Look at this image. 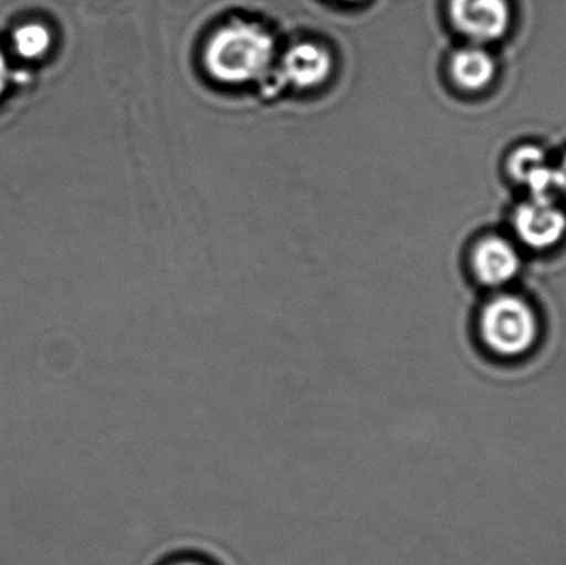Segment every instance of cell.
Instances as JSON below:
<instances>
[{
    "instance_id": "1",
    "label": "cell",
    "mask_w": 566,
    "mask_h": 565,
    "mask_svg": "<svg viewBox=\"0 0 566 565\" xmlns=\"http://www.w3.org/2000/svg\"><path fill=\"white\" fill-rule=\"evenodd\" d=\"M279 52L277 40L264 23L238 19L209 36L202 60L216 82L245 86L271 79Z\"/></svg>"
},
{
    "instance_id": "2",
    "label": "cell",
    "mask_w": 566,
    "mask_h": 565,
    "mask_svg": "<svg viewBox=\"0 0 566 565\" xmlns=\"http://www.w3.org/2000/svg\"><path fill=\"white\" fill-rule=\"evenodd\" d=\"M482 337L499 355L525 354L537 338L534 311L514 295L494 299L482 312Z\"/></svg>"
},
{
    "instance_id": "3",
    "label": "cell",
    "mask_w": 566,
    "mask_h": 565,
    "mask_svg": "<svg viewBox=\"0 0 566 565\" xmlns=\"http://www.w3.org/2000/svg\"><path fill=\"white\" fill-rule=\"evenodd\" d=\"M335 60L328 46L313 40H300L279 52L271 79L279 88L308 92L328 82Z\"/></svg>"
},
{
    "instance_id": "4",
    "label": "cell",
    "mask_w": 566,
    "mask_h": 565,
    "mask_svg": "<svg viewBox=\"0 0 566 565\" xmlns=\"http://www.w3.org/2000/svg\"><path fill=\"white\" fill-rule=\"evenodd\" d=\"M449 12L455 29L479 43L501 39L511 23L507 0H451Z\"/></svg>"
},
{
    "instance_id": "5",
    "label": "cell",
    "mask_w": 566,
    "mask_h": 565,
    "mask_svg": "<svg viewBox=\"0 0 566 565\" xmlns=\"http://www.w3.org/2000/svg\"><path fill=\"white\" fill-rule=\"evenodd\" d=\"M518 238L535 249H547L564 238L566 216L551 199L532 198L515 212Z\"/></svg>"
},
{
    "instance_id": "6",
    "label": "cell",
    "mask_w": 566,
    "mask_h": 565,
    "mask_svg": "<svg viewBox=\"0 0 566 565\" xmlns=\"http://www.w3.org/2000/svg\"><path fill=\"white\" fill-rule=\"evenodd\" d=\"M521 268V259L511 242L491 238L482 241L474 252V269L484 284L497 285L512 281Z\"/></svg>"
},
{
    "instance_id": "7",
    "label": "cell",
    "mask_w": 566,
    "mask_h": 565,
    "mask_svg": "<svg viewBox=\"0 0 566 565\" xmlns=\"http://www.w3.org/2000/svg\"><path fill=\"white\" fill-rule=\"evenodd\" d=\"M511 171L518 181L528 185L537 199H551L554 192H562L558 168L548 166L544 153L537 148H522L512 156Z\"/></svg>"
},
{
    "instance_id": "8",
    "label": "cell",
    "mask_w": 566,
    "mask_h": 565,
    "mask_svg": "<svg viewBox=\"0 0 566 565\" xmlns=\"http://www.w3.org/2000/svg\"><path fill=\"white\" fill-rule=\"evenodd\" d=\"M451 73L461 88L479 92L494 80L495 62L481 46H468L452 56Z\"/></svg>"
},
{
    "instance_id": "9",
    "label": "cell",
    "mask_w": 566,
    "mask_h": 565,
    "mask_svg": "<svg viewBox=\"0 0 566 565\" xmlns=\"http://www.w3.org/2000/svg\"><path fill=\"white\" fill-rule=\"evenodd\" d=\"M17 52L25 59L43 55L49 49L50 33L40 23H27L13 33Z\"/></svg>"
},
{
    "instance_id": "10",
    "label": "cell",
    "mask_w": 566,
    "mask_h": 565,
    "mask_svg": "<svg viewBox=\"0 0 566 565\" xmlns=\"http://www.w3.org/2000/svg\"><path fill=\"white\" fill-rule=\"evenodd\" d=\"M165 565H211L206 563V561L198 559V557H178V559H172L171 563Z\"/></svg>"
},
{
    "instance_id": "11",
    "label": "cell",
    "mask_w": 566,
    "mask_h": 565,
    "mask_svg": "<svg viewBox=\"0 0 566 565\" xmlns=\"http://www.w3.org/2000/svg\"><path fill=\"white\" fill-rule=\"evenodd\" d=\"M558 172H560V188L562 192H565L566 195V158L564 161V165L558 168Z\"/></svg>"
},
{
    "instance_id": "12",
    "label": "cell",
    "mask_w": 566,
    "mask_h": 565,
    "mask_svg": "<svg viewBox=\"0 0 566 565\" xmlns=\"http://www.w3.org/2000/svg\"><path fill=\"white\" fill-rule=\"evenodd\" d=\"M3 83H6V65H3L2 56H0V92H2Z\"/></svg>"
},
{
    "instance_id": "13",
    "label": "cell",
    "mask_w": 566,
    "mask_h": 565,
    "mask_svg": "<svg viewBox=\"0 0 566 565\" xmlns=\"http://www.w3.org/2000/svg\"><path fill=\"white\" fill-rule=\"evenodd\" d=\"M338 2H343V3H358V2H361V0H338Z\"/></svg>"
}]
</instances>
